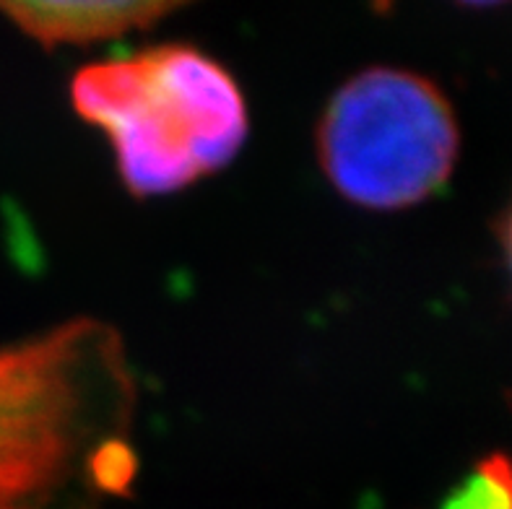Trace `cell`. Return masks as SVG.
Segmentation results:
<instances>
[{"instance_id": "cell-1", "label": "cell", "mask_w": 512, "mask_h": 509, "mask_svg": "<svg viewBox=\"0 0 512 509\" xmlns=\"http://www.w3.org/2000/svg\"><path fill=\"white\" fill-rule=\"evenodd\" d=\"M130 377L110 330L73 323L0 348V509H42L94 460L123 442Z\"/></svg>"}, {"instance_id": "cell-3", "label": "cell", "mask_w": 512, "mask_h": 509, "mask_svg": "<svg viewBox=\"0 0 512 509\" xmlns=\"http://www.w3.org/2000/svg\"><path fill=\"white\" fill-rule=\"evenodd\" d=\"M453 107L432 81L396 68L351 78L328 104L318 154L351 203L409 208L445 187L458 159Z\"/></svg>"}, {"instance_id": "cell-6", "label": "cell", "mask_w": 512, "mask_h": 509, "mask_svg": "<svg viewBox=\"0 0 512 509\" xmlns=\"http://www.w3.org/2000/svg\"><path fill=\"white\" fill-rule=\"evenodd\" d=\"M505 252H507V265H510L512 271V208L507 213V221H505Z\"/></svg>"}, {"instance_id": "cell-4", "label": "cell", "mask_w": 512, "mask_h": 509, "mask_svg": "<svg viewBox=\"0 0 512 509\" xmlns=\"http://www.w3.org/2000/svg\"><path fill=\"white\" fill-rule=\"evenodd\" d=\"M177 3H0L21 32L42 42L55 45H84L97 39L120 37L130 29H146L156 21L177 11Z\"/></svg>"}, {"instance_id": "cell-2", "label": "cell", "mask_w": 512, "mask_h": 509, "mask_svg": "<svg viewBox=\"0 0 512 509\" xmlns=\"http://www.w3.org/2000/svg\"><path fill=\"white\" fill-rule=\"evenodd\" d=\"M73 104L107 130L125 185L143 198L224 167L247 136L232 76L190 47L89 65L73 81Z\"/></svg>"}, {"instance_id": "cell-5", "label": "cell", "mask_w": 512, "mask_h": 509, "mask_svg": "<svg viewBox=\"0 0 512 509\" xmlns=\"http://www.w3.org/2000/svg\"><path fill=\"white\" fill-rule=\"evenodd\" d=\"M442 509H512V460L507 455L481 460Z\"/></svg>"}]
</instances>
